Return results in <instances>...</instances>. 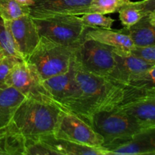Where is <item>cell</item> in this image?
Wrapping results in <instances>:
<instances>
[{"label":"cell","mask_w":155,"mask_h":155,"mask_svg":"<svg viewBox=\"0 0 155 155\" xmlns=\"http://www.w3.org/2000/svg\"><path fill=\"white\" fill-rule=\"evenodd\" d=\"M72 66L80 89V97L71 112L90 125L94 114L114 109L121 102L125 86L110 77L86 72L73 62Z\"/></svg>","instance_id":"cell-1"},{"label":"cell","mask_w":155,"mask_h":155,"mask_svg":"<svg viewBox=\"0 0 155 155\" xmlns=\"http://www.w3.org/2000/svg\"><path fill=\"white\" fill-rule=\"evenodd\" d=\"M61 110L52 104L26 98L12 121L25 139H38L52 134Z\"/></svg>","instance_id":"cell-2"},{"label":"cell","mask_w":155,"mask_h":155,"mask_svg":"<svg viewBox=\"0 0 155 155\" xmlns=\"http://www.w3.org/2000/svg\"><path fill=\"white\" fill-rule=\"evenodd\" d=\"M74 49L41 36L39 43L26 61L35 67L44 80L69 71Z\"/></svg>","instance_id":"cell-3"},{"label":"cell","mask_w":155,"mask_h":155,"mask_svg":"<svg viewBox=\"0 0 155 155\" xmlns=\"http://www.w3.org/2000/svg\"><path fill=\"white\" fill-rule=\"evenodd\" d=\"M90 126L103 138L102 146L127 140L141 132L151 130L142 127L117 106L94 114Z\"/></svg>","instance_id":"cell-4"},{"label":"cell","mask_w":155,"mask_h":155,"mask_svg":"<svg viewBox=\"0 0 155 155\" xmlns=\"http://www.w3.org/2000/svg\"><path fill=\"white\" fill-rule=\"evenodd\" d=\"M117 107L142 127L155 129L154 83H139L125 86L124 98Z\"/></svg>","instance_id":"cell-5"},{"label":"cell","mask_w":155,"mask_h":155,"mask_svg":"<svg viewBox=\"0 0 155 155\" xmlns=\"http://www.w3.org/2000/svg\"><path fill=\"white\" fill-rule=\"evenodd\" d=\"M114 47L93 39H85L74 49L73 64L95 75L109 77L116 65Z\"/></svg>","instance_id":"cell-6"},{"label":"cell","mask_w":155,"mask_h":155,"mask_svg":"<svg viewBox=\"0 0 155 155\" xmlns=\"http://www.w3.org/2000/svg\"><path fill=\"white\" fill-rule=\"evenodd\" d=\"M33 19L40 36L72 48H76L83 40L85 31L88 29L77 15H59Z\"/></svg>","instance_id":"cell-7"},{"label":"cell","mask_w":155,"mask_h":155,"mask_svg":"<svg viewBox=\"0 0 155 155\" xmlns=\"http://www.w3.org/2000/svg\"><path fill=\"white\" fill-rule=\"evenodd\" d=\"M5 85L7 87L15 88L27 98L48 103L64 110L47 90L35 67L26 61L18 62L12 68L6 79Z\"/></svg>","instance_id":"cell-8"},{"label":"cell","mask_w":155,"mask_h":155,"mask_svg":"<svg viewBox=\"0 0 155 155\" xmlns=\"http://www.w3.org/2000/svg\"><path fill=\"white\" fill-rule=\"evenodd\" d=\"M52 135L79 145L100 148L104 145L103 138L82 118L68 110H61Z\"/></svg>","instance_id":"cell-9"},{"label":"cell","mask_w":155,"mask_h":155,"mask_svg":"<svg viewBox=\"0 0 155 155\" xmlns=\"http://www.w3.org/2000/svg\"><path fill=\"white\" fill-rule=\"evenodd\" d=\"M116 65L109 77L127 86L139 83H155V64L148 63L130 51L114 48Z\"/></svg>","instance_id":"cell-10"},{"label":"cell","mask_w":155,"mask_h":155,"mask_svg":"<svg viewBox=\"0 0 155 155\" xmlns=\"http://www.w3.org/2000/svg\"><path fill=\"white\" fill-rule=\"evenodd\" d=\"M43 83L62 109L71 111L80 97V89L75 79L72 64L68 72L44 80Z\"/></svg>","instance_id":"cell-11"},{"label":"cell","mask_w":155,"mask_h":155,"mask_svg":"<svg viewBox=\"0 0 155 155\" xmlns=\"http://www.w3.org/2000/svg\"><path fill=\"white\" fill-rule=\"evenodd\" d=\"M24 61H27L38 45L40 35L30 15L12 21H4Z\"/></svg>","instance_id":"cell-12"},{"label":"cell","mask_w":155,"mask_h":155,"mask_svg":"<svg viewBox=\"0 0 155 155\" xmlns=\"http://www.w3.org/2000/svg\"><path fill=\"white\" fill-rule=\"evenodd\" d=\"M92 0H34L30 8L32 18H44L59 15H81Z\"/></svg>","instance_id":"cell-13"},{"label":"cell","mask_w":155,"mask_h":155,"mask_svg":"<svg viewBox=\"0 0 155 155\" xmlns=\"http://www.w3.org/2000/svg\"><path fill=\"white\" fill-rule=\"evenodd\" d=\"M111 154H155V129L141 132L127 140L104 145Z\"/></svg>","instance_id":"cell-14"},{"label":"cell","mask_w":155,"mask_h":155,"mask_svg":"<svg viewBox=\"0 0 155 155\" xmlns=\"http://www.w3.org/2000/svg\"><path fill=\"white\" fill-rule=\"evenodd\" d=\"M39 140L45 144L54 154L58 155H109L108 151L104 148H95L79 145L63 139H56L52 134L39 138Z\"/></svg>","instance_id":"cell-15"},{"label":"cell","mask_w":155,"mask_h":155,"mask_svg":"<svg viewBox=\"0 0 155 155\" xmlns=\"http://www.w3.org/2000/svg\"><path fill=\"white\" fill-rule=\"evenodd\" d=\"M84 39H93L104 45L125 51H130L134 47L133 41L124 29L121 30H112L111 29L88 28L85 31Z\"/></svg>","instance_id":"cell-16"},{"label":"cell","mask_w":155,"mask_h":155,"mask_svg":"<svg viewBox=\"0 0 155 155\" xmlns=\"http://www.w3.org/2000/svg\"><path fill=\"white\" fill-rule=\"evenodd\" d=\"M124 30L134 45L146 46L155 45V12L148 14L139 21Z\"/></svg>","instance_id":"cell-17"},{"label":"cell","mask_w":155,"mask_h":155,"mask_svg":"<svg viewBox=\"0 0 155 155\" xmlns=\"http://www.w3.org/2000/svg\"><path fill=\"white\" fill-rule=\"evenodd\" d=\"M0 155H25V137L12 121L0 129Z\"/></svg>","instance_id":"cell-18"},{"label":"cell","mask_w":155,"mask_h":155,"mask_svg":"<svg viewBox=\"0 0 155 155\" xmlns=\"http://www.w3.org/2000/svg\"><path fill=\"white\" fill-rule=\"evenodd\" d=\"M120 20L125 28H128L144 16L155 12V0L128 2L118 10Z\"/></svg>","instance_id":"cell-19"},{"label":"cell","mask_w":155,"mask_h":155,"mask_svg":"<svg viewBox=\"0 0 155 155\" xmlns=\"http://www.w3.org/2000/svg\"><path fill=\"white\" fill-rule=\"evenodd\" d=\"M25 98L13 87L0 89V129L12 122L14 114Z\"/></svg>","instance_id":"cell-20"},{"label":"cell","mask_w":155,"mask_h":155,"mask_svg":"<svg viewBox=\"0 0 155 155\" xmlns=\"http://www.w3.org/2000/svg\"><path fill=\"white\" fill-rule=\"evenodd\" d=\"M30 13V8L22 5L17 0H0V18L4 21H12Z\"/></svg>","instance_id":"cell-21"},{"label":"cell","mask_w":155,"mask_h":155,"mask_svg":"<svg viewBox=\"0 0 155 155\" xmlns=\"http://www.w3.org/2000/svg\"><path fill=\"white\" fill-rule=\"evenodd\" d=\"M128 2L130 0H92L89 5L83 11L82 15L89 13H99L102 15L115 13Z\"/></svg>","instance_id":"cell-22"},{"label":"cell","mask_w":155,"mask_h":155,"mask_svg":"<svg viewBox=\"0 0 155 155\" xmlns=\"http://www.w3.org/2000/svg\"><path fill=\"white\" fill-rule=\"evenodd\" d=\"M0 51L5 56H13L24 61L18 50L12 35L6 27L4 21L0 18Z\"/></svg>","instance_id":"cell-23"},{"label":"cell","mask_w":155,"mask_h":155,"mask_svg":"<svg viewBox=\"0 0 155 155\" xmlns=\"http://www.w3.org/2000/svg\"><path fill=\"white\" fill-rule=\"evenodd\" d=\"M80 18L82 24L89 29H107L110 30L114 20L105 15L99 13H89L82 15Z\"/></svg>","instance_id":"cell-24"},{"label":"cell","mask_w":155,"mask_h":155,"mask_svg":"<svg viewBox=\"0 0 155 155\" xmlns=\"http://www.w3.org/2000/svg\"><path fill=\"white\" fill-rule=\"evenodd\" d=\"M48 154H54V153L39 139H25V155Z\"/></svg>","instance_id":"cell-25"},{"label":"cell","mask_w":155,"mask_h":155,"mask_svg":"<svg viewBox=\"0 0 155 155\" xmlns=\"http://www.w3.org/2000/svg\"><path fill=\"white\" fill-rule=\"evenodd\" d=\"M20 61H21V60L13 56H5L0 61V89L7 88L5 85L7 77L10 74L12 68Z\"/></svg>","instance_id":"cell-26"},{"label":"cell","mask_w":155,"mask_h":155,"mask_svg":"<svg viewBox=\"0 0 155 155\" xmlns=\"http://www.w3.org/2000/svg\"><path fill=\"white\" fill-rule=\"evenodd\" d=\"M130 52L148 63L155 64V45L146 46L134 45Z\"/></svg>","instance_id":"cell-27"},{"label":"cell","mask_w":155,"mask_h":155,"mask_svg":"<svg viewBox=\"0 0 155 155\" xmlns=\"http://www.w3.org/2000/svg\"><path fill=\"white\" fill-rule=\"evenodd\" d=\"M17 1L22 5L27 6V7H31L35 3L34 0H17Z\"/></svg>","instance_id":"cell-28"},{"label":"cell","mask_w":155,"mask_h":155,"mask_svg":"<svg viewBox=\"0 0 155 155\" xmlns=\"http://www.w3.org/2000/svg\"><path fill=\"white\" fill-rule=\"evenodd\" d=\"M5 54H3L2 52H1V51H0V61H1L2 59L3 58L5 57Z\"/></svg>","instance_id":"cell-29"}]
</instances>
